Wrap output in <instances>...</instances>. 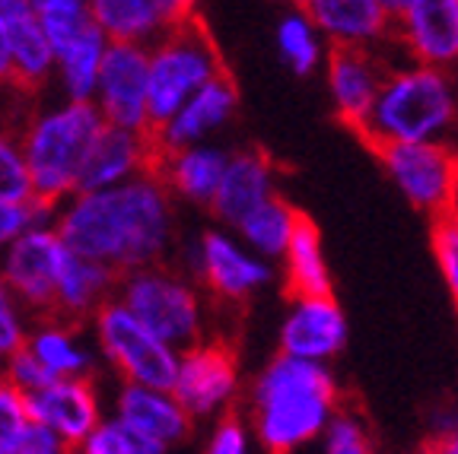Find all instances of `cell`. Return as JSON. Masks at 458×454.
I'll return each mask as SVG.
<instances>
[{"label": "cell", "instance_id": "1", "mask_svg": "<svg viewBox=\"0 0 458 454\" xmlns=\"http://www.w3.org/2000/svg\"><path fill=\"white\" fill-rule=\"evenodd\" d=\"M55 226L67 248L114 273L165 261L179 235L175 198L153 169L122 185L67 194L57 204Z\"/></svg>", "mask_w": 458, "mask_h": 454}, {"label": "cell", "instance_id": "2", "mask_svg": "<svg viewBox=\"0 0 458 454\" xmlns=\"http://www.w3.org/2000/svg\"><path fill=\"white\" fill-rule=\"evenodd\" d=\"M337 404L341 394L328 362L277 353L251 382L245 416L265 451L290 454L318 441Z\"/></svg>", "mask_w": 458, "mask_h": 454}, {"label": "cell", "instance_id": "3", "mask_svg": "<svg viewBox=\"0 0 458 454\" xmlns=\"http://www.w3.org/2000/svg\"><path fill=\"white\" fill-rule=\"evenodd\" d=\"M102 124L106 121L93 102L55 96L51 102L32 105L16 134H20L36 198L61 204L67 194L77 191L80 165Z\"/></svg>", "mask_w": 458, "mask_h": 454}, {"label": "cell", "instance_id": "4", "mask_svg": "<svg viewBox=\"0 0 458 454\" xmlns=\"http://www.w3.org/2000/svg\"><path fill=\"white\" fill-rule=\"evenodd\" d=\"M458 112L455 89L443 67L411 61L386 73L376 102L357 130L372 149L386 143L443 140Z\"/></svg>", "mask_w": 458, "mask_h": 454}, {"label": "cell", "instance_id": "5", "mask_svg": "<svg viewBox=\"0 0 458 454\" xmlns=\"http://www.w3.org/2000/svg\"><path fill=\"white\" fill-rule=\"evenodd\" d=\"M114 298L175 349H185L208 334V308L198 283L165 261L118 273Z\"/></svg>", "mask_w": 458, "mask_h": 454}, {"label": "cell", "instance_id": "6", "mask_svg": "<svg viewBox=\"0 0 458 454\" xmlns=\"http://www.w3.org/2000/svg\"><path fill=\"white\" fill-rule=\"evenodd\" d=\"M147 57H150V83H147L150 130L159 128L188 96L226 71L220 48L198 16L179 22L163 38L147 45Z\"/></svg>", "mask_w": 458, "mask_h": 454}, {"label": "cell", "instance_id": "7", "mask_svg": "<svg viewBox=\"0 0 458 454\" xmlns=\"http://www.w3.org/2000/svg\"><path fill=\"white\" fill-rule=\"evenodd\" d=\"M86 327H89L99 359L118 382L172 388L179 349L153 334L150 327L137 321L114 296L96 308Z\"/></svg>", "mask_w": 458, "mask_h": 454}, {"label": "cell", "instance_id": "8", "mask_svg": "<svg viewBox=\"0 0 458 454\" xmlns=\"http://www.w3.org/2000/svg\"><path fill=\"white\" fill-rule=\"evenodd\" d=\"M198 283L223 306H242L274 280V261L255 255L233 229H208L191 248Z\"/></svg>", "mask_w": 458, "mask_h": 454}, {"label": "cell", "instance_id": "9", "mask_svg": "<svg viewBox=\"0 0 458 454\" xmlns=\"http://www.w3.org/2000/svg\"><path fill=\"white\" fill-rule=\"evenodd\" d=\"M172 394L182 400L194 423L216 419L220 413L233 410L242 394L236 353L223 340H210V337H200L198 343L179 349Z\"/></svg>", "mask_w": 458, "mask_h": 454}, {"label": "cell", "instance_id": "10", "mask_svg": "<svg viewBox=\"0 0 458 454\" xmlns=\"http://www.w3.org/2000/svg\"><path fill=\"white\" fill-rule=\"evenodd\" d=\"M67 241L61 239L55 223L32 226L0 251V280L13 290V296L29 308L32 318L51 315L61 267L67 257Z\"/></svg>", "mask_w": 458, "mask_h": 454}, {"label": "cell", "instance_id": "11", "mask_svg": "<svg viewBox=\"0 0 458 454\" xmlns=\"http://www.w3.org/2000/svg\"><path fill=\"white\" fill-rule=\"evenodd\" d=\"M388 178L414 210L429 216H443L445 198H449L452 172L458 156L443 140H411V143H386L376 147Z\"/></svg>", "mask_w": 458, "mask_h": 454}, {"label": "cell", "instance_id": "12", "mask_svg": "<svg viewBox=\"0 0 458 454\" xmlns=\"http://www.w3.org/2000/svg\"><path fill=\"white\" fill-rule=\"evenodd\" d=\"M147 83H150L147 45L108 42L106 57H102L99 83H96L93 93V105L99 108L102 121L134 130H150Z\"/></svg>", "mask_w": 458, "mask_h": 454}, {"label": "cell", "instance_id": "13", "mask_svg": "<svg viewBox=\"0 0 458 454\" xmlns=\"http://www.w3.org/2000/svg\"><path fill=\"white\" fill-rule=\"evenodd\" d=\"M26 407L29 416L61 439L64 451H80L83 439L106 416V404L93 375L48 378L36 391H29Z\"/></svg>", "mask_w": 458, "mask_h": 454}, {"label": "cell", "instance_id": "14", "mask_svg": "<svg viewBox=\"0 0 458 454\" xmlns=\"http://www.w3.org/2000/svg\"><path fill=\"white\" fill-rule=\"evenodd\" d=\"M112 416L134 429L153 454L185 445L194 433V419L172 394V388H150L137 382H118L112 394Z\"/></svg>", "mask_w": 458, "mask_h": 454}, {"label": "cell", "instance_id": "15", "mask_svg": "<svg viewBox=\"0 0 458 454\" xmlns=\"http://www.w3.org/2000/svg\"><path fill=\"white\" fill-rule=\"evenodd\" d=\"M392 38L414 61L433 67L458 64V0H404L392 16Z\"/></svg>", "mask_w": 458, "mask_h": 454}, {"label": "cell", "instance_id": "16", "mask_svg": "<svg viewBox=\"0 0 458 454\" xmlns=\"http://www.w3.org/2000/svg\"><path fill=\"white\" fill-rule=\"evenodd\" d=\"M280 353L300 359L331 362L347 343V318L331 292L322 296H290L284 321H280Z\"/></svg>", "mask_w": 458, "mask_h": 454}, {"label": "cell", "instance_id": "17", "mask_svg": "<svg viewBox=\"0 0 458 454\" xmlns=\"http://www.w3.org/2000/svg\"><path fill=\"white\" fill-rule=\"evenodd\" d=\"M388 67L379 61L376 48L363 45H331L325 55V77H328V96L335 105L337 118L351 130L363 128L366 114H369L376 93H379L382 80Z\"/></svg>", "mask_w": 458, "mask_h": 454}, {"label": "cell", "instance_id": "18", "mask_svg": "<svg viewBox=\"0 0 458 454\" xmlns=\"http://www.w3.org/2000/svg\"><path fill=\"white\" fill-rule=\"evenodd\" d=\"M153 163H157V143H153L150 130L122 128V124L106 121L86 149V159L77 175V191L122 185L140 172H150Z\"/></svg>", "mask_w": 458, "mask_h": 454}, {"label": "cell", "instance_id": "19", "mask_svg": "<svg viewBox=\"0 0 458 454\" xmlns=\"http://www.w3.org/2000/svg\"><path fill=\"white\" fill-rule=\"evenodd\" d=\"M236 108H239V89L233 83V77L223 71L210 83L200 86L198 93L188 96L159 128L150 130L153 143H157V149H175V147H188V143L214 140V134H220L229 121H233Z\"/></svg>", "mask_w": 458, "mask_h": 454}, {"label": "cell", "instance_id": "20", "mask_svg": "<svg viewBox=\"0 0 458 454\" xmlns=\"http://www.w3.org/2000/svg\"><path fill=\"white\" fill-rule=\"evenodd\" d=\"M96 29L108 42L153 45L194 16V0H86Z\"/></svg>", "mask_w": 458, "mask_h": 454}, {"label": "cell", "instance_id": "21", "mask_svg": "<svg viewBox=\"0 0 458 454\" xmlns=\"http://www.w3.org/2000/svg\"><path fill=\"white\" fill-rule=\"evenodd\" d=\"M0 26L7 36L13 83L36 96L48 89L51 73H55V48H51L32 4L29 0H0Z\"/></svg>", "mask_w": 458, "mask_h": 454}, {"label": "cell", "instance_id": "22", "mask_svg": "<svg viewBox=\"0 0 458 454\" xmlns=\"http://www.w3.org/2000/svg\"><path fill=\"white\" fill-rule=\"evenodd\" d=\"M229 149L216 143H188L175 149H157L153 172L159 175L175 200H185L191 206H210L220 185L223 169H226Z\"/></svg>", "mask_w": 458, "mask_h": 454}, {"label": "cell", "instance_id": "23", "mask_svg": "<svg viewBox=\"0 0 458 454\" xmlns=\"http://www.w3.org/2000/svg\"><path fill=\"white\" fill-rule=\"evenodd\" d=\"M277 194V169H274L271 156H265L261 149H236L229 153L226 169H223L216 194L210 200V214L233 229L251 206Z\"/></svg>", "mask_w": 458, "mask_h": 454}, {"label": "cell", "instance_id": "24", "mask_svg": "<svg viewBox=\"0 0 458 454\" xmlns=\"http://www.w3.org/2000/svg\"><path fill=\"white\" fill-rule=\"evenodd\" d=\"M328 45H363L379 48L392 38V16L379 0H300Z\"/></svg>", "mask_w": 458, "mask_h": 454}, {"label": "cell", "instance_id": "25", "mask_svg": "<svg viewBox=\"0 0 458 454\" xmlns=\"http://www.w3.org/2000/svg\"><path fill=\"white\" fill-rule=\"evenodd\" d=\"M86 324L57 318V315H42L32 318L26 337V349L42 362L48 378L67 375H96L99 369V353L93 343H86Z\"/></svg>", "mask_w": 458, "mask_h": 454}, {"label": "cell", "instance_id": "26", "mask_svg": "<svg viewBox=\"0 0 458 454\" xmlns=\"http://www.w3.org/2000/svg\"><path fill=\"white\" fill-rule=\"evenodd\" d=\"M114 286H118V273L112 267L93 261V257L77 255V251H67L61 277H57L51 315L86 324L96 308L114 296Z\"/></svg>", "mask_w": 458, "mask_h": 454}, {"label": "cell", "instance_id": "27", "mask_svg": "<svg viewBox=\"0 0 458 454\" xmlns=\"http://www.w3.org/2000/svg\"><path fill=\"white\" fill-rule=\"evenodd\" d=\"M55 48V73H51V89L64 99L93 102L96 83H99L102 57H106L108 38L102 36L96 22L73 32L64 42L51 45Z\"/></svg>", "mask_w": 458, "mask_h": 454}, {"label": "cell", "instance_id": "28", "mask_svg": "<svg viewBox=\"0 0 458 454\" xmlns=\"http://www.w3.org/2000/svg\"><path fill=\"white\" fill-rule=\"evenodd\" d=\"M280 261H284V280L290 296H322V292H331V270L322 248V232H318V226L309 216H300Z\"/></svg>", "mask_w": 458, "mask_h": 454}, {"label": "cell", "instance_id": "29", "mask_svg": "<svg viewBox=\"0 0 458 454\" xmlns=\"http://www.w3.org/2000/svg\"><path fill=\"white\" fill-rule=\"evenodd\" d=\"M300 210L293 204H286L280 194H271L258 206H251L249 214L233 226V232L249 245L255 255L267 257V261H280L286 241L293 235L296 223H300Z\"/></svg>", "mask_w": 458, "mask_h": 454}, {"label": "cell", "instance_id": "30", "mask_svg": "<svg viewBox=\"0 0 458 454\" xmlns=\"http://www.w3.org/2000/svg\"><path fill=\"white\" fill-rule=\"evenodd\" d=\"M277 55L296 77H309L325 64V36L315 29V22L306 16V10H286L274 32Z\"/></svg>", "mask_w": 458, "mask_h": 454}, {"label": "cell", "instance_id": "31", "mask_svg": "<svg viewBox=\"0 0 458 454\" xmlns=\"http://www.w3.org/2000/svg\"><path fill=\"white\" fill-rule=\"evenodd\" d=\"M318 445L328 454H369L372 451V433L369 423L360 410H347L337 404L325 423Z\"/></svg>", "mask_w": 458, "mask_h": 454}, {"label": "cell", "instance_id": "32", "mask_svg": "<svg viewBox=\"0 0 458 454\" xmlns=\"http://www.w3.org/2000/svg\"><path fill=\"white\" fill-rule=\"evenodd\" d=\"M0 198L29 200L32 198V175L22 156L20 134L7 124H0Z\"/></svg>", "mask_w": 458, "mask_h": 454}, {"label": "cell", "instance_id": "33", "mask_svg": "<svg viewBox=\"0 0 458 454\" xmlns=\"http://www.w3.org/2000/svg\"><path fill=\"white\" fill-rule=\"evenodd\" d=\"M55 214H57V204H48V200L36 198V194L29 200L0 198V251L7 248L13 239H20L26 229L55 223Z\"/></svg>", "mask_w": 458, "mask_h": 454}, {"label": "cell", "instance_id": "34", "mask_svg": "<svg viewBox=\"0 0 458 454\" xmlns=\"http://www.w3.org/2000/svg\"><path fill=\"white\" fill-rule=\"evenodd\" d=\"M83 454H153V448L114 416H102L80 445Z\"/></svg>", "mask_w": 458, "mask_h": 454}, {"label": "cell", "instance_id": "35", "mask_svg": "<svg viewBox=\"0 0 458 454\" xmlns=\"http://www.w3.org/2000/svg\"><path fill=\"white\" fill-rule=\"evenodd\" d=\"M29 327H32V315L22 306L20 298L13 296L4 280H0V362L10 359L16 349L26 347Z\"/></svg>", "mask_w": 458, "mask_h": 454}, {"label": "cell", "instance_id": "36", "mask_svg": "<svg viewBox=\"0 0 458 454\" xmlns=\"http://www.w3.org/2000/svg\"><path fill=\"white\" fill-rule=\"evenodd\" d=\"M29 423L32 416H29L26 394L10 384H0V454H20Z\"/></svg>", "mask_w": 458, "mask_h": 454}, {"label": "cell", "instance_id": "37", "mask_svg": "<svg viewBox=\"0 0 458 454\" xmlns=\"http://www.w3.org/2000/svg\"><path fill=\"white\" fill-rule=\"evenodd\" d=\"M255 445V433L245 413H220L214 419V429L208 435V451L210 454H245Z\"/></svg>", "mask_w": 458, "mask_h": 454}, {"label": "cell", "instance_id": "38", "mask_svg": "<svg viewBox=\"0 0 458 454\" xmlns=\"http://www.w3.org/2000/svg\"><path fill=\"white\" fill-rule=\"evenodd\" d=\"M433 255H437L445 290L458 308V223L449 216H437L433 223Z\"/></svg>", "mask_w": 458, "mask_h": 454}, {"label": "cell", "instance_id": "39", "mask_svg": "<svg viewBox=\"0 0 458 454\" xmlns=\"http://www.w3.org/2000/svg\"><path fill=\"white\" fill-rule=\"evenodd\" d=\"M0 375H4V384L16 388L20 394H29V391H36L38 384L48 382V372L42 369V362L29 353L26 347L16 349L10 359L0 362Z\"/></svg>", "mask_w": 458, "mask_h": 454}, {"label": "cell", "instance_id": "40", "mask_svg": "<svg viewBox=\"0 0 458 454\" xmlns=\"http://www.w3.org/2000/svg\"><path fill=\"white\" fill-rule=\"evenodd\" d=\"M20 454H64V445H61V439H57L48 426H42V423L32 419L26 435H22Z\"/></svg>", "mask_w": 458, "mask_h": 454}, {"label": "cell", "instance_id": "41", "mask_svg": "<svg viewBox=\"0 0 458 454\" xmlns=\"http://www.w3.org/2000/svg\"><path fill=\"white\" fill-rule=\"evenodd\" d=\"M13 83V64H10V48L7 36H4V26H0V89Z\"/></svg>", "mask_w": 458, "mask_h": 454}, {"label": "cell", "instance_id": "42", "mask_svg": "<svg viewBox=\"0 0 458 454\" xmlns=\"http://www.w3.org/2000/svg\"><path fill=\"white\" fill-rule=\"evenodd\" d=\"M443 216L458 223V163H455V172H452V185H449V198H445V210Z\"/></svg>", "mask_w": 458, "mask_h": 454}, {"label": "cell", "instance_id": "43", "mask_svg": "<svg viewBox=\"0 0 458 454\" xmlns=\"http://www.w3.org/2000/svg\"><path fill=\"white\" fill-rule=\"evenodd\" d=\"M429 448H433V451H443V454H458V426L452 429L449 435H443V439L429 441Z\"/></svg>", "mask_w": 458, "mask_h": 454}, {"label": "cell", "instance_id": "44", "mask_svg": "<svg viewBox=\"0 0 458 454\" xmlns=\"http://www.w3.org/2000/svg\"><path fill=\"white\" fill-rule=\"evenodd\" d=\"M29 4H32V10H36V13H42V10L64 7V4H77V0H29Z\"/></svg>", "mask_w": 458, "mask_h": 454}, {"label": "cell", "instance_id": "45", "mask_svg": "<svg viewBox=\"0 0 458 454\" xmlns=\"http://www.w3.org/2000/svg\"><path fill=\"white\" fill-rule=\"evenodd\" d=\"M401 4H404V0H379V7L386 10L388 16H394V13H398V7H401Z\"/></svg>", "mask_w": 458, "mask_h": 454}, {"label": "cell", "instance_id": "46", "mask_svg": "<svg viewBox=\"0 0 458 454\" xmlns=\"http://www.w3.org/2000/svg\"><path fill=\"white\" fill-rule=\"evenodd\" d=\"M290 4H296V7H300V0H290Z\"/></svg>", "mask_w": 458, "mask_h": 454}, {"label": "cell", "instance_id": "47", "mask_svg": "<svg viewBox=\"0 0 458 454\" xmlns=\"http://www.w3.org/2000/svg\"><path fill=\"white\" fill-rule=\"evenodd\" d=\"M0 384H4V375H0Z\"/></svg>", "mask_w": 458, "mask_h": 454}]
</instances>
